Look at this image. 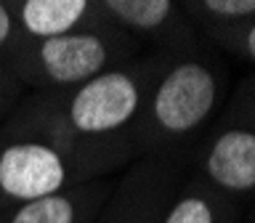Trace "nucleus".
<instances>
[{
  "label": "nucleus",
  "mask_w": 255,
  "mask_h": 223,
  "mask_svg": "<svg viewBox=\"0 0 255 223\" xmlns=\"http://www.w3.org/2000/svg\"><path fill=\"white\" fill-rule=\"evenodd\" d=\"M5 5L24 40H51L107 24L99 0H5Z\"/></svg>",
  "instance_id": "9"
},
{
  "label": "nucleus",
  "mask_w": 255,
  "mask_h": 223,
  "mask_svg": "<svg viewBox=\"0 0 255 223\" xmlns=\"http://www.w3.org/2000/svg\"><path fill=\"white\" fill-rule=\"evenodd\" d=\"M242 205L231 202L189 170L159 223H239Z\"/></svg>",
  "instance_id": "10"
},
{
  "label": "nucleus",
  "mask_w": 255,
  "mask_h": 223,
  "mask_svg": "<svg viewBox=\"0 0 255 223\" xmlns=\"http://www.w3.org/2000/svg\"><path fill=\"white\" fill-rule=\"evenodd\" d=\"M21 35L19 29H16V21L11 11H8L5 0H0V64H5L8 67V59H11V53L16 51V45L21 43Z\"/></svg>",
  "instance_id": "14"
},
{
  "label": "nucleus",
  "mask_w": 255,
  "mask_h": 223,
  "mask_svg": "<svg viewBox=\"0 0 255 223\" xmlns=\"http://www.w3.org/2000/svg\"><path fill=\"white\" fill-rule=\"evenodd\" d=\"M226 99L229 64L205 37L199 45L170 56L128 133L135 157L191 151L210 130Z\"/></svg>",
  "instance_id": "2"
},
{
  "label": "nucleus",
  "mask_w": 255,
  "mask_h": 223,
  "mask_svg": "<svg viewBox=\"0 0 255 223\" xmlns=\"http://www.w3.org/2000/svg\"><path fill=\"white\" fill-rule=\"evenodd\" d=\"M239 83H242V85H247V88H253V91H255V72H253V75H247V77H242Z\"/></svg>",
  "instance_id": "15"
},
{
  "label": "nucleus",
  "mask_w": 255,
  "mask_h": 223,
  "mask_svg": "<svg viewBox=\"0 0 255 223\" xmlns=\"http://www.w3.org/2000/svg\"><path fill=\"white\" fill-rule=\"evenodd\" d=\"M170 53L143 51L69 91H40L72 133L83 138H128Z\"/></svg>",
  "instance_id": "3"
},
{
  "label": "nucleus",
  "mask_w": 255,
  "mask_h": 223,
  "mask_svg": "<svg viewBox=\"0 0 255 223\" xmlns=\"http://www.w3.org/2000/svg\"><path fill=\"white\" fill-rule=\"evenodd\" d=\"M178 5L199 35L255 19V0H178Z\"/></svg>",
  "instance_id": "11"
},
{
  "label": "nucleus",
  "mask_w": 255,
  "mask_h": 223,
  "mask_svg": "<svg viewBox=\"0 0 255 223\" xmlns=\"http://www.w3.org/2000/svg\"><path fill=\"white\" fill-rule=\"evenodd\" d=\"M143 51L138 40L107 21L51 40H21L8 59V69L27 93L69 91Z\"/></svg>",
  "instance_id": "4"
},
{
  "label": "nucleus",
  "mask_w": 255,
  "mask_h": 223,
  "mask_svg": "<svg viewBox=\"0 0 255 223\" xmlns=\"http://www.w3.org/2000/svg\"><path fill=\"white\" fill-rule=\"evenodd\" d=\"M189 154L191 151L146 157L125 167L96 223H159L165 207L191 170Z\"/></svg>",
  "instance_id": "6"
},
{
  "label": "nucleus",
  "mask_w": 255,
  "mask_h": 223,
  "mask_svg": "<svg viewBox=\"0 0 255 223\" xmlns=\"http://www.w3.org/2000/svg\"><path fill=\"white\" fill-rule=\"evenodd\" d=\"M191 173L237 205L255 199V91L229 93L210 130L191 149Z\"/></svg>",
  "instance_id": "5"
},
{
  "label": "nucleus",
  "mask_w": 255,
  "mask_h": 223,
  "mask_svg": "<svg viewBox=\"0 0 255 223\" xmlns=\"http://www.w3.org/2000/svg\"><path fill=\"white\" fill-rule=\"evenodd\" d=\"M202 37L221 56H234V59L255 67V19L234 24V27H226V29L202 32Z\"/></svg>",
  "instance_id": "12"
},
{
  "label": "nucleus",
  "mask_w": 255,
  "mask_h": 223,
  "mask_svg": "<svg viewBox=\"0 0 255 223\" xmlns=\"http://www.w3.org/2000/svg\"><path fill=\"white\" fill-rule=\"evenodd\" d=\"M27 96V88H24L16 75L5 64H0V125L8 119V114L19 107V101Z\"/></svg>",
  "instance_id": "13"
},
{
  "label": "nucleus",
  "mask_w": 255,
  "mask_h": 223,
  "mask_svg": "<svg viewBox=\"0 0 255 223\" xmlns=\"http://www.w3.org/2000/svg\"><path fill=\"white\" fill-rule=\"evenodd\" d=\"M99 11L112 27L138 40L146 51L175 56L202 43L178 0H99Z\"/></svg>",
  "instance_id": "7"
},
{
  "label": "nucleus",
  "mask_w": 255,
  "mask_h": 223,
  "mask_svg": "<svg viewBox=\"0 0 255 223\" xmlns=\"http://www.w3.org/2000/svg\"><path fill=\"white\" fill-rule=\"evenodd\" d=\"M239 223H255V205L250 207V213H247V215H242V221H239Z\"/></svg>",
  "instance_id": "16"
},
{
  "label": "nucleus",
  "mask_w": 255,
  "mask_h": 223,
  "mask_svg": "<svg viewBox=\"0 0 255 223\" xmlns=\"http://www.w3.org/2000/svg\"><path fill=\"white\" fill-rule=\"evenodd\" d=\"M138 162L130 138H83L32 91L0 125V213L8 207L115 178Z\"/></svg>",
  "instance_id": "1"
},
{
  "label": "nucleus",
  "mask_w": 255,
  "mask_h": 223,
  "mask_svg": "<svg viewBox=\"0 0 255 223\" xmlns=\"http://www.w3.org/2000/svg\"><path fill=\"white\" fill-rule=\"evenodd\" d=\"M115 181L117 175L88 181L83 186L59 191V194L8 207L0 213V223H96L115 191Z\"/></svg>",
  "instance_id": "8"
}]
</instances>
